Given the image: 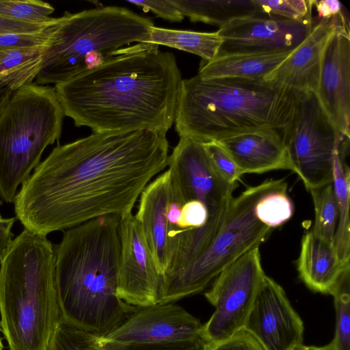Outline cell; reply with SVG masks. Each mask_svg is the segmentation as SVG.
<instances>
[{"mask_svg":"<svg viewBox=\"0 0 350 350\" xmlns=\"http://www.w3.org/2000/svg\"><path fill=\"white\" fill-rule=\"evenodd\" d=\"M293 213V205L286 194V190L265 195L255 206L257 219L273 229L288 221Z\"/></svg>","mask_w":350,"mask_h":350,"instance_id":"f1b7e54d","label":"cell"},{"mask_svg":"<svg viewBox=\"0 0 350 350\" xmlns=\"http://www.w3.org/2000/svg\"><path fill=\"white\" fill-rule=\"evenodd\" d=\"M299 97L263 80L197 75L181 81L176 131L200 143L268 129L290 136Z\"/></svg>","mask_w":350,"mask_h":350,"instance_id":"277c9868","label":"cell"},{"mask_svg":"<svg viewBox=\"0 0 350 350\" xmlns=\"http://www.w3.org/2000/svg\"><path fill=\"white\" fill-rule=\"evenodd\" d=\"M145 43L164 45L187 51L208 62L217 56L223 39L217 31L200 32L153 26L150 29L149 38Z\"/></svg>","mask_w":350,"mask_h":350,"instance_id":"cb8c5ba5","label":"cell"},{"mask_svg":"<svg viewBox=\"0 0 350 350\" xmlns=\"http://www.w3.org/2000/svg\"><path fill=\"white\" fill-rule=\"evenodd\" d=\"M46 48L0 49V74L42 58Z\"/></svg>","mask_w":350,"mask_h":350,"instance_id":"836d02e7","label":"cell"},{"mask_svg":"<svg viewBox=\"0 0 350 350\" xmlns=\"http://www.w3.org/2000/svg\"><path fill=\"white\" fill-rule=\"evenodd\" d=\"M65 115L54 87L31 82L18 88L0 114V197L14 202L18 187L60 137Z\"/></svg>","mask_w":350,"mask_h":350,"instance_id":"52a82bcc","label":"cell"},{"mask_svg":"<svg viewBox=\"0 0 350 350\" xmlns=\"http://www.w3.org/2000/svg\"><path fill=\"white\" fill-rule=\"evenodd\" d=\"M120 254L118 295L127 304L142 307L160 304L163 276L159 271L135 215L120 217Z\"/></svg>","mask_w":350,"mask_h":350,"instance_id":"7c38bea8","label":"cell"},{"mask_svg":"<svg viewBox=\"0 0 350 350\" xmlns=\"http://www.w3.org/2000/svg\"><path fill=\"white\" fill-rule=\"evenodd\" d=\"M293 350H338L334 342L332 341L329 345L324 347H308L304 346L302 344L297 346Z\"/></svg>","mask_w":350,"mask_h":350,"instance_id":"ab89813d","label":"cell"},{"mask_svg":"<svg viewBox=\"0 0 350 350\" xmlns=\"http://www.w3.org/2000/svg\"><path fill=\"white\" fill-rule=\"evenodd\" d=\"M16 217L4 218L0 214V258L13 240L12 226Z\"/></svg>","mask_w":350,"mask_h":350,"instance_id":"f35d334b","label":"cell"},{"mask_svg":"<svg viewBox=\"0 0 350 350\" xmlns=\"http://www.w3.org/2000/svg\"><path fill=\"white\" fill-rule=\"evenodd\" d=\"M43 23H31L16 21L0 17V34L10 33L31 32L43 29L49 26L54 20Z\"/></svg>","mask_w":350,"mask_h":350,"instance_id":"8d00e7d4","label":"cell"},{"mask_svg":"<svg viewBox=\"0 0 350 350\" xmlns=\"http://www.w3.org/2000/svg\"><path fill=\"white\" fill-rule=\"evenodd\" d=\"M345 139L315 93L299 94L286 147L293 172L308 190L332 183L334 154Z\"/></svg>","mask_w":350,"mask_h":350,"instance_id":"30bf717a","label":"cell"},{"mask_svg":"<svg viewBox=\"0 0 350 350\" xmlns=\"http://www.w3.org/2000/svg\"><path fill=\"white\" fill-rule=\"evenodd\" d=\"M166 133H95L57 145L22 185L14 200L25 228L46 236L132 210L168 165Z\"/></svg>","mask_w":350,"mask_h":350,"instance_id":"6da1fadb","label":"cell"},{"mask_svg":"<svg viewBox=\"0 0 350 350\" xmlns=\"http://www.w3.org/2000/svg\"><path fill=\"white\" fill-rule=\"evenodd\" d=\"M120 217H97L66 230L56 246L55 278L62 319L104 336L135 307L118 295Z\"/></svg>","mask_w":350,"mask_h":350,"instance_id":"3957f363","label":"cell"},{"mask_svg":"<svg viewBox=\"0 0 350 350\" xmlns=\"http://www.w3.org/2000/svg\"><path fill=\"white\" fill-rule=\"evenodd\" d=\"M152 21L122 7L85 10L62 16L42 55L35 81L57 84L95 68L131 43H145Z\"/></svg>","mask_w":350,"mask_h":350,"instance_id":"8992f818","label":"cell"},{"mask_svg":"<svg viewBox=\"0 0 350 350\" xmlns=\"http://www.w3.org/2000/svg\"><path fill=\"white\" fill-rule=\"evenodd\" d=\"M202 324L172 302L135 307L115 329L103 336L123 344H157L193 340Z\"/></svg>","mask_w":350,"mask_h":350,"instance_id":"5bb4252c","label":"cell"},{"mask_svg":"<svg viewBox=\"0 0 350 350\" xmlns=\"http://www.w3.org/2000/svg\"><path fill=\"white\" fill-rule=\"evenodd\" d=\"M314 21H297L264 14L234 19L219 27V55L278 53L294 50L310 33Z\"/></svg>","mask_w":350,"mask_h":350,"instance_id":"4fadbf2b","label":"cell"},{"mask_svg":"<svg viewBox=\"0 0 350 350\" xmlns=\"http://www.w3.org/2000/svg\"><path fill=\"white\" fill-rule=\"evenodd\" d=\"M54 10L49 3L38 0H0V17L16 21L46 23Z\"/></svg>","mask_w":350,"mask_h":350,"instance_id":"83f0119b","label":"cell"},{"mask_svg":"<svg viewBox=\"0 0 350 350\" xmlns=\"http://www.w3.org/2000/svg\"><path fill=\"white\" fill-rule=\"evenodd\" d=\"M332 185L338 211L333 245L340 261L345 265L350 262V174L348 166L342 161L340 148L334 154Z\"/></svg>","mask_w":350,"mask_h":350,"instance_id":"d4e9b609","label":"cell"},{"mask_svg":"<svg viewBox=\"0 0 350 350\" xmlns=\"http://www.w3.org/2000/svg\"><path fill=\"white\" fill-rule=\"evenodd\" d=\"M136 6L149 10L157 16L171 22H180L184 16L172 0L128 1Z\"/></svg>","mask_w":350,"mask_h":350,"instance_id":"e575fe53","label":"cell"},{"mask_svg":"<svg viewBox=\"0 0 350 350\" xmlns=\"http://www.w3.org/2000/svg\"><path fill=\"white\" fill-rule=\"evenodd\" d=\"M264 275L259 247L245 253L217 275L204 294L215 307L201 329L206 342L219 344L244 328Z\"/></svg>","mask_w":350,"mask_h":350,"instance_id":"8fae6325","label":"cell"},{"mask_svg":"<svg viewBox=\"0 0 350 350\" xmlns=\"http://www.w3.org/2000/svg\"><path fill=\"white\" fill-rule=\"evenodd\" d=\"M288 135L268 129L243 133L217 142L244 174H262L275 170L294 172L286 144Z\"/></svg>","mask_w":350,"mask_h":350,"instance_id":"ac0fdd59","label":"cell"},{"mask_svg":"<svg viewBox=\"0 0 350 350\" xmlns=\"http://www.w3.org/2000/svg\"><path fill=\"white\" fill-rule=\"evenodd\" d=\"M244 329L264 350H293L302 344L304 325L283 288L264 275Z\"/></svg>","mask_w":350,"mask_h":350,"instance_id":"9a60e30c","label":"cell"},{"mask_svg":"<svg viewBox=\"0 0 350 350\" xmlns=\"http://www.w3.org/2000/svg\"><path fill=\"white\" fill-rule=\"evenodd\" d=\"M181 75L173 53L137 43L55 90L64 115L95 133L150 130L174 122Z\"/></svg>","mask_w":350,"mask_h":350,"instance_id":"7a4b0ae2","label":"cell"},{"mask_svg":"<svg viewBox=\"0 0 350 350\" xmlns=\"http://www.w3.org/2000/svg\"><path fill=\"white\" fill-rule=\"evenodd\" d=\"M170 180L168 170L150 182L139 196L135 215L161 273L168 265V226L167 208Z\"/></svg>","mask_w":350,"mask_h":350,"instance_id":"d6986e66","label":"cell"},{"mask_svg":"<svg viewBox=\"0 0 350 350\" xmlns=\"http://www.w3.org/2000/svg\"><path fill=\"white\" fill-rule=\"evenodd\" d=\"M183 16L192 22L221 27L242 17L260 14L254 0H172Z\"/></svg>","mask_w":350,"mask_h":350,"instance_id":"603a6c76","label":"cell"},{"mask_svg":"<svg viewBox=\"0 0 350 350\" xmlns=\"http://www.w3.org/2000/svg\"><path fill=\"white\" fill-rule=\"evenodd\" d=\"M293 51L219 55L210 62H204L201 64L198 75L204 78H232L262 81Z\"/></svg>","mask_w":350,"mask_h":350,"instance_id":"7402d4cb","label":"cell"},{"mask_svg":"<svg viewBox=\"0 0 350 350\" xmlns=\"http://www.w3.org/2000/svg\"><path fill=\"white\" fill-rule=\"evenodd\" d=\"M344 14L317 20L308 36L263 81L297 94H317L325 49Z\"/></svg>","mask_w":350,"mask_h":350,"instance_id":"e0dca14e","label":"cell"},{"mask_svg":"<svg viewBox=\"0 0 350 350\" xmlns=\"http://www.w3.org/2000/svg\"><path fill=\"white\" fill-rule=\"evenodd\" d=\"M42 59L0 74V114L14 92L36 79Z\"/></svg>","mask_w":350,"mask_h":350,"instance_id":"1f68e13d","label":"cell"},{"mask_svg":"<svg viewBox=\"0 0 350 350\" xmlns=\"http://www.w3.org/2000/svg\"><path fill=\"white\" fill-rule=\"evenodd\" d=\"M167 167L171 185L182 202L196 200L208 208V218L200 234V241L208 247L223 226L238 185L223 178L203 144L190 137H180L169 155Z\"/></svg>","mask_w":350,"mask_h":350,"instance_id":"9c48e42d","label":"cell"},{"mask_svg":"<svg viewBox=\"0 0 350 350\" xmlns=\"http://www.w3.org/2000/svg\"><path fill=\"white\" fill-rule=\"evenodd\" d=\"M314 6L318 13L317 20L330 18L338 16L343 11L342 3L338 0H314Z\"/></svg>","mask_w":350,"mask_h":350,"instance_id":"74e56055","label":"cell"},{"mask_svg":"<svg viewBox=\"0 0 350 350\" xmlns=\"http://www.w3.org/2000/svg\"><path fill=\"white\" fill-rule=\"evenodd\" d=\"M260 14L292 21L312 18L314 0H254Z\"/></svg>","mask_w":350,"mask_h":350,"instance_id":"f546056e","label":"cell"},{"mask_svg":"<svg viewBox=\"0 0 350 350\" xmlns=\"http://www.w3.org/2000/svg\"><path fill=\"white\" fill-rule=\"evenodd\" d=\"M317 96L345 137H350V31L344 14L324 51Z\"/></svg>","mask_w":350,"mask_h":350,"instance_id":"2e32d148","label":"cell"},{"mask_svg":"<svg viewBox=\"0 0 350 350\" xmlns=\"http://www.w3.org/2000/svg\"><path fill=\"white\" fill-rule=\"evenodd\" d=\"M208 342L200 335L196 340L157 344H123L77 328L61 319L46 350H207Z\"/></svg>","mask_w":350,"mask_h":350,"instance_id":"44dd1931","label":"cell"},{"mask_svg":"<svg viewBox=\"0 0 350 350\" xmlns=\"http://www.w3.org/2000/svg\"><path fill=\"white\" fill-rule=\"evenodd\" d=\"M2 204H3V202H2V200H1V197H0V206H1V205H2Z\"/></svg>","mask_w":350,"mask_h":350,"instance_id":"b9f144b4","label":"cell"},{"mask_svg":"<svg viewBox=\"0 0 350 350\" xmlns=\"http://www.w3.org/2000/svg\"><path fill=\"white\" fill-rule=\"evenodd\" d=\"M349 264L340 261L333 243L317 237L311 230L304 234L297 268L300 278L312 291L330 294Z\"/></svg>","mask_w":350,"mask_h":350,"instance_id":"ffe728a7","label":"cell"},{"mask_svg":"<svg viewBox=\"0 0 350 350\" xmlns=\"http://www.w3.org/2000/svg\"><path fill=\"white\" fill-rule=\"evenodd\" d=\"M55 254L46 236L26 228L0 258L1 325L10 350H46L62 319Z\"/></svg>","mask_w":350,"mask_h":350,"instance_id":"5b68a950","label":"cell"},{"mask_svg":"<svg viewBox=\"0 0 350 350\" xmlns=\"http://www.w3.org/2000/svg\"><path fill=\"white\" fill-rule=\"evenodd\" d=\"M207 350H264L258 340L244 328L229 340L217 345L209 343Z\"/></svg>","mask_w":350,"mask_h":350,"instance_id":"d590c367","label":"cell"},{"mask_svg":"<svg viewBox=\"0 0 350 350\" xmlns=\"http://www.w3.org/2000/svg\"><path fill=\"white\" fill-rule=\"evenodd\" d=\"M286 189L284 179L266 180L233 198L223 226L210 246L194 262L164 281L160 304L170 303L202 291L238 258L259 247L273 228L257 219L255 206L265 195Z\"/></svg>","mask_w":350,"mask_h":350,"instance_id":"ba28073f","label":"cell"},{"mask_svg":"<svg viewBox=\"0 0 350 350\" xmlns=\"http://www.w3.org/2000/svg\"><path fill=\"white\" fill-rule=\"evenodd\" d=\"M202 144L217 172L228 183H237L243 173L226 150L217 142Z\"/></svg>","mask_w":350,"mask_h":350,"instance_id":"d6a6232c","label":"cell"},{"mask_svg":"<svg viewBox=\"0 0 350 350\" xmlns=\"http://www.w3.org/2000/svg\"><path fill=\"white\" fill-rule=\"evenodd\" d=\"M61 20L62 16L55 18L46 28L36 31L0 34V49L47 47Z\"/></svg>","mask_w":350,"mask_h":350,"instance_id":"4dcf8cb0","label":"cell"},{"mask_svg":"<svg viewBox=\"0 0 350 350\" xmlns=\"http://www.w3.org/2000/svg\"><path fill=\"white\" fill-rule=\"evenodd\" d=\"M0 350H3V345H2L1 336H0Z\"/></svg>","mask_w":350,"mask_h":350,"instance_id":"60d3db41","label":"cell"},{"mask_svg":"<svg viewBox=\"0 0 350 350\" xmlns=\"http://www.w3.org/2000/svg\"><path fill=\"white\" fill-rule=\"evenodd\" d=\"M314 207L311 229L317 237L333 243L338 221L337 202L332 183L310 190Z\"/></svg>","mask_w":350,"mask_h":350,"instance_id":"484cf974","label":"cell"},{"mask_svg":"<svg viewBox=\"0 0 350 350\" xmlns=\"http://www.w3.org/2000/svg\"><path fill=\"white\" fill-rule=\"evenodd\" d=\"M336 308V334L332 342L338 350H350V264L347 265L333 287Z\"/></svg>","mask_w":350,"mask_h":350,"instance_id":"4316f807","label":"cell"}]
</instances>
